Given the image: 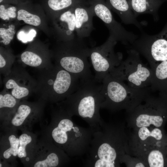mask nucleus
I'll list each match as a JSON object with an SVG mask.
<instances>
[{"mask_svg": "<svg viewBox=\"0 0 167 167\" xmlns=\"http://www.w3.org/2000/svg\"><path fill=\"white\" fill-rule=\"evenodd\" d=\"M151 68L152 76L150 87L152 91H158L167 96V61L158 63Z\"/></svg>", "mask_w": 167, "mask_h": 167, "instance_id": "17", "label": "nucleus"}, {"mask_svg": "<svg viewBox=\"0 0 167 167\" xmlns=\"http://www.w3.org/2000/svg\"><path fill=\"white\" fill-rule=\"evenodd\" d=\"M83 39L77 36L60 47L55 55V64L75 75L80 80L94 77L88 60L90 49Z\"/></svg>", "mask_w": 167, "mask_h": 167, "instance_id": "6", "label": "nucleus"}, {"mask_svg": "<svg viewBox=\"0 0 167 167\" xmlns=\"http://www.w3.org/2000/svg\"><path fill=\"white\" fill-rule=\"evenodd\" d=\"M111 10L116 13L124 24H132L141 30L142 25L137 20L127 0H105Z\"/></svg>", "mask_w": 167, "mask_h": 167, "instance_id": "15", "label": "nucleus"}, {"mask_svg": "<svg viewBox=\"0 0 167 167\" xmlns=\"http://www.w3.org/2000/svg\"><path fill=\"white\" fill-rule=\"evenodd\" d=\"M123 126L104 121L100 130L92 132L87 167H119L127 147Z\"/></svg>", "mask_w": 167, "mask_h": 167, "instance_id": "1", "label": "nucleus"}, {"mask_svg": "<svg viewBox=\"0 0 167 167\" xmlns=\"http://www.w3.org/2000/svg\"><path fill=\"white\" fill-rule=\"evenodd\" d=\"M74 8L77 36L81 39L88 37L93 28L92 18L95 15L89 5L85 4H77Z\"/></svg>", "mask_w": 167, "mask_h": 167, "instance_id": "14", "label": "nucleus"}, {"mask_svg": "<svg viewBox=\"0 0 167 167\" xmlns=\"http://www.w3.org/2000/svg\"><path fill=\"white\" fill-rule=\"evenodd\" d=\"M21 101L3 88L0 93L1 117L7 118L15 110Z\"/></svg>", "mask_w": 167, "mask_h": 167, "instance_id": "19", "label": "nucleus"}, {"mask_svg": "<svg viewBox=\"0 0 167 167\" xmlns=\"http://www.w3.org/2000/svg\"><path fill=\"white\" fill-rule=\"evenodd\" d=\"M102 83L104 100L101 108L113 112L122 109L131 111L152 92L150 87L142 88L130 87L109 74L104 77Z\"/></svg>", "mask_w": 167, "mask_h": 167, "instance_id": "5", "label": "nucleus"}, {"mask_svg": "<svg viewBox=\"0 0 167 167\" xmlns=\"http://www.w3.org/2000/svg\"><path fill=\"white\" fill-rule=\"evenodd\" d=\"M17 18L19 20H23L26 24L34 26H38L41 23L40 18L38 16L31 14L24 9H20L18 11Z\"/></svg>", "mask_w": 167, "mask_h": 167, "instance_id": "26", "label": "nucleus"}, {"mask_svg": "<svg viewBox=\"0 0 167 167\" xmlns=\"http://www.w3.org/2000/svg\"><path fill=\"white\" fill-rule=\"evenodd\" d=\"M102 83L94 77L80 80L77 89L64 101L57 103L72 117L77 116L85 121L92 132L99 130L103 120L99 111L104 100Z\"/></svg>", "mask_w": 167, "mask_h": 167, "instance_id": "3", "label": "nucleus"}, {"mask_svg": "<svg viewBox=\"0 0 167 167\" xmlns=\"http://www.w3.org/2000/svg\"><path fill=\"white\" fill-rule=\"evenodd\" d=\"M159 97L151 94L130 112L136 129L143 127H161L163 115L167 112V96L159 93Z\"/></svg>", "mask_w": 167, "mask_h": 167, "instance_id": "8", "label": "nucleus"}, {"mask_svg": "<svg viewBox=\"0 0 167 167\" xmlns=\"http://www.w3.org/2000/svg\"><path fill=\"white\" fill-rule=\"evenodd\" d=\"M166 0H129L130 8L136 18L142 14H150L153 16L155 21L159 18L158 9Z\"/></svg>", "mask_w": 167, "mask_h": 167, "instance_id": "16", "label": "nucleus"}, {"mask_svg": "<svg viewBox=\"0 0 167 167\" xmlns=\"http://www.w3.org/2000/svg\"><path fill=\"white\" fill-rule=\"evenodd\" d=\"M32 137L29 134L24 133L19 137V143L18 156L20 158L24 159L27 157L26 149L29 144L32 141Z\"/></svg>", "mask_w": 167, "mask_h": 167, "instance_id": "25", "label": "nucleus"}, {"mask_svg": "<svg viewBox=\"0 0 167 167\" xmlns=\"http://www.w3.org/2000/svg\"><path fill=\"white\" fill-rule=\"evenodd\" d=\"M127 58L114 68L109 74L132 87L142 88L150 87L152 76L151 68L143 63L140 54L135 50H127Z\"/></svg>", "mask_w": 167, "mask_h": 167, "instance_id": "7", "label": "nucleus"}, {"mask_svg": "<svg viewBox=\"0 0 167 167\" xmlns=\"http://www.w3.org/2000/svg\"><path fill=\"white\" fill-rule=\"evenodd\" d=\"M95 16L101 19L109 29V36L125 46L132 44L138 36L126 30L114 19L105 0H89Z\"/></svg>", "mask_w": 167, "mask_h": 167, "instance_id": "11", "label": "nucleus"}, {"mask_svg": "<svg viewBox=\"0 0 167 167\" xmlns=\"http://www.w3.org/2000/svg\"><path fill=\"white\" fill-rule=\"evenodd\" d=\"M72 117L57 104L53 111L49 136L51 141L69 157L81 156L89 150L92 132L89 127L76 125Z\"/></svg>", "mask_w": 167, "mask_h": 167, "instance_id": "2", "label": "nucleus"}, {"mask_svg": "<svg viewBox=\"0 0 167 167\" xmlns=\"http://www.w3.org/2000/svg\"><path fill=\"white\" fill-rule=\"evenodd\" d=\"M39 70L35 93L43 101L58 103L77 88L80 79L60 66L53 65Z\"/></svg>", "mask_w": 167, "mask_h": 167, "instance_id": "4", "label": "nucleus"}, {"mask_svg": "<svg viewBox=\"0 0 167 167\" xmlns=\"http://www.w3.org/2000/svg\"><path fill=\"white\" fill-rule=\"evenodd\" d=\"M9 146L2 153V156L5 160L11 158L12 156L13 157L18 156L19 147V139L14 134H11L8 137Z\"/></svg>", "mask_w": 167, "mask_h": 167, "instance_id": "24", "label": "nucleus"}, {"mask_svg": "<svg viewBox=\"0 0 167 167\" xmlns=\"http://www.w3.org/2000/svg\"><path fill=\"white\" fill-rule=\"evenodd\" d=\"M117 42L109 36L102 45L90 48L89 57L94 70V78L100 82H102L104 77L122 61V54L114 51Z\"/></svg>", "mask_w": 167, "mask_h": 167, "instance_id": "10", "label": "nucleus"}, {"mask_svg": "<svg viewBox=\"0 0 167 167\" xmlns=\"http://www.w3.org/2000/svg\"><path fill=\"white\" fill-rule=\"evenodd\" d=\"M146 163L149 167H163L165 166V159L162 152L158 148L150 149L146 153Z\"/></svg>", "mask_w": 167, "mask_h": 167, "instance_id": "23", "label": "nucleus"}, {"mask_svg": "<svg viewBox=\"0 0 167 167\" xmlns=\"http://www.w3.org/2000/svg\"><path fill=\"white\" fill-rule=\"evenodd\" d=\"M74 6L62 12L59 17V21L65 27L66 36L69 40L75 38L74 32H75L76 20Z\"/></svg>", "mask_w": 167, "mask_h": 167, "instance_id": "21", "label": "nucleus"}, {"mask_svg": "<svg viewBox=\"0 0 167 167\" xmlns=\"http://www.w3.org/2000/svg\"><path fill=\"white\" fill-rule=\"evenodd\" d=\"M16 8L14 6H10L6 9L4 5L0 6V17L2 19L9 20L10 18H14L15 17Z\"/></svg>", "mask_w": 167, "mask_h": 167, "instance_id": "28", "label": "nucleus"}, {"mask_svg": "<svg viewBox=\"0 0 167 167\" xmlns=\"http://www.w3.org/2000/svg\"><path fill=\"white\" fill-rule=\"evenodd\" d=\"M36 35V31L32 29L28 33H26L23 31H20L17 35V38L23 42L26 43L28 41H32Z\"/></svg>", "mask_w": 167, "mask_h": 167, "instance_id": "29", "label": "nucleus"}, {"mask_svg": "<svg viewBox=\"0 0 167 167\" xmlns=\"http://www.w3.org/2000/svg\"><path fill=\"white\" fill-rule=\"evenodd\" d=\"M15 26L13 24L9 26L8 28L6 29L3 28H0V35L2 40L1 42L4 45H7L9 44L11 40L13 39L14 35L15 33Z\"/></svg>", "mask_w": 167, "mask_h": 167, "instance_id": "27", "label": "nucleus"}, {"mask_svg": "<svg viewBox=\"0 0 167 167\" xmlns=\"http://www.w3.org/2000/svg\"><path fill=\"white\" fill-rule=\"evenodd\" d=\"M139 140L150 148L161 141L163 137L162 131L159 128L153 127H143L137 129Z\"/></svg>", "mask_w": 167, "mask_h": 167, "instance_id": "18", "label": "nucleus"}, {"mask_svg": "<svg viewBox=\"0 0 167 167\" xmlns=\"http://www.w3.org/2000/svg\"><path fill=\"white\" fill-rule=\"evenodd\" d=\"M20 59L23 64L39 70L47 68L53 65L49 61L31 51L27 50L23 52L21 55Z\"/></svg>", "mask_w": 167, "mask_h": 167, "instance_id": "20", "label": "nucleus"}, {"mask_svg": "<svg viewBox=\"0 0 167 167\" xmlns=\"http://www.w3.org/2000/svg\"><path fill=\"white\" fill-rule=\"evenodd\" d=\"M143 56L151 68L167 61V23L159 33L149 35L144 32L131 44L126 46Z\"/></svg>", "mask_w": 167, "mask_h": 167, "instance_id": "9", "label": "nucleus"}, {"mask_svg": "<svg viewBox=\"0 0 167 167\" xmlns=\"http://www.w3.org/2000/svg\"><path fill=\"white\" fill-rule=\"evenodd\" d=\"M3 83L4 88L20 100L35 92L37 86L36 79L20 65L13 66L10 73L4 76Z\"/></svg>", "mask_w": 167, "mask_h": 167, "instance_id": "12", "label": "nucleus"}, {"mask_svg": "<svg viewBox=\"0 0 167 167\" xmlns=\"http://www.w3.org/2000/svg\"><path fill=\"white\" fill-rule=\"evenodd\" d=\"M89 0H48L47 4L53 11H61L68 9L77 4L89 5Z\"/></svg>", "mask_w": 167, "mask_h": 167, "instance_id": "22", "label": "nucleus"}, {"mask_svg": "<svg viewBox=\"0 0 167 167\" xmlns=\"http://www.w3.org/2000/svg\"><path fill=\"white\" fill-rule=\"evenodd\" d=\"M45 102L41 99L35 102L21 101L15 110L6 119L10 128H24L32 118H35L41 113Z\"/></svg>", "mask_w": 167, "mask_h": 167, "instance_id": "13", "label": "nucleus"}]
</instances>
